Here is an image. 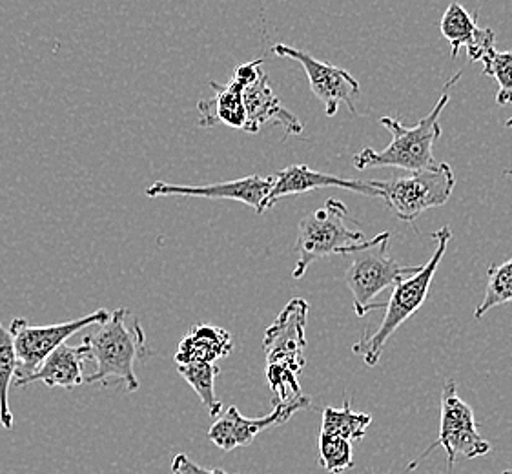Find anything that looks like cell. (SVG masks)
I'll list each match as a JSON object with an SVG mask.
<instances>
[{
  "label": "cell",
  "mask_w": 512,
  "mask_h": 474,
  "mask_svg": "<svg viewBox=\"0 0 512 474\" xmlns=\"http://www.w3.org/2000/svg\"><path fill=\"white\" fill-rule=\"evenodd\" d=\"M456 185L454 172L447 163H436L432 168L412 172L407 177L378 181L381 197L398 219L414 225L416 219L431 210L443 207Z\"/></svg>",
  "instance_id": "52a82bcc"
},
{
  "label": "cell",
  "mask_w": 512,
  "mask_h": 474,
  "mask_svg": "<svg viewBox=\"0 0 512 474\" xmlns=\"http://www.w3.org/2000/svg\"><path fill=\"white\" fill-rule=\"evenodd\" d=\"M483 73L498 83L496 103L507 106L512 103V52H494L483 62Z\"/></svg>",
  "instance_id": "cb8c5ba5"
},
{
  "label": "cell",
  "mask_w": 512,
  "mask_h": 474,
  "mask_svg": "<svg viewBox=\"0 0 512 474\" xmlns=\"http://www.w3.org/2000/svg\"><path fill=\"white\" fill-rule=\"evenodd\" d=\"M308 405H310V398L301 394L294 402L274 403V411L261 418H245L237 411V407L232 405L226 409L225 414H219L216 422L212 423L208 438L221 451L230 453L237 447L252 444L257 434L267 431L270 427L287 423L297 411L307 409Z\"/></svg>",
  "instance_id": "8fae6325"
},
{
  "label": "cell",
  "mask_w": 512,
  "mask_h": 474,
  "mask_svg": "<svg viewBox=\"0 0 512 474\" xmlns=\"http://www.w3.org/2000/svg\"><path fill=\"white\" fill-rule=\"evenodd\" d=\"M177 371L194 389L210 416L219 418V414L223 413V403L219 402L216 396V378L221 372L216 363H186L177 365Z\"/></svg>",
  "instance_id": "d6986e66"
},
{
  "label": "cell",
  "mask_w": 512,
  "mask_h": 474,
  "mask_svg": "<svg viewBox=\"0 0 512 474\" xmlns=\"http://www.w3.org/2000/svg\"><path fill=\"white\" fill-rule=\"evenodd\" d=\"M308 309L305 299H290L265 332L263 347L267 354V380L276 396V403L294 402L301 396L297 378L305 367Z\"/></svg>",
  "instance_id": "7a4b0ae2"
},
{
  "label": "cell",
  "mask_w": 512,
  "mask_h": 474,
  "mask_svg": "<svg viewBox=\"0 0 512 474\" xmlns=\"http://www.w3.org/2000/svg\"><path fill=\"white\" fill-rule=\"evenodd\" d=\"M432 239L436 241L432 258L425 265H421L418 272H414L409 278L401 279L387 301L385 318L379 323L376 332L372 336L361 338L352 347V352L361 356L369 367L378 365L383 349L389 343L390 336L420 310L421 305L429 296L432 279L436 276L441 259L445 256L449 241L452 239L451 228L441 227L438 232L432 234Z\"/></svg>",
  "instance_id": "277c9868"
},
{
  "label": "cell",
  "mask_w": 512,
  "mask_h": 474,
  "mask_svg": "<svg viewBox=\"0 0 512 474\" xmlns=\"http://www.w3.org/2000/svg\"><path fill=\"white\" fill-rule=\"evenodd\" d=\"M441 35L451 44L452 59L458 57L461 48H467L472 62H485L494 52L496 33L491 28H480L476 17L458 2L449 4L440 22Z\"/></svg>",
  "instance_id": "5bb4252c"
},
{
  "label": "cell",
  "mask_w": 512,
  "mask_h": 474,
  "mask_svg": "<svg viewBox=\"0 0 512 474\" xmlns=\"http://www.w3.org/2000/svg\"><path fill=\"white\" fill-rule=\"evenodd\" d=\"M319 465L332 474L354 467L352 442L334 434L319 433Z\"/></svg>",
  "instance_id": "603a6c76"
},
{
  "label": "cell",
  "mask_w": 512,
  "mask_h": 474,
  "mask_svg": "<svg viewBox=\"0 0 512 474\" xmlns=\"http://www.w3.org/2000/svg\"><path fill=\"white\" fill-rule=\"evenodd\" d=\"M110 316L112 312L99 309L79 320L64 321L48 327H33L22 318L11 321L10 332L13 336L15 354H17L15 385L37 371L42 361L46 360L55 349L64 345V341L70 340L73 334L93 325H104L110 320Z\"/></svg>",
  "instance_id": "ba28073f"
},
{
  "label": "cell",
  "mask_w": 512,
  "mask_h": 474,
  "mask_svg": "<svg viewBox=\"0 0 512 474\" xmlns=\"http://www.w3.org/2000/svg\"><path fill=\"white\" fill-rule=\"evenodd\" d=\"M443 447L447 453V467L451 469L458 454L465 458H478L491 451V444L482 438L471 405L461 400L454 380H447L441 391V420L438 440L418 458H425L432 449Z\"/></svg>",
  "instance_id": "9c48e42d"
},
{
  "label": "cell",
  "mask_w": 512,
  "mask_h": 474,
  "mask_svg": "<svg viewBox=\"0 0 512 474\" xmlns=\"http://www.w3.org/2000/svg\"><path fill=\"white\" fill-rule=\"evenodd\" d=\"M92 360L90 345L82 341L77 347L61 345L42 361L41 367L28 376L26 380L17 383L15 387H28L31 383L42 382L46 387H62V389H75L86 383L84 376V363Z\"/></svg>",
  "instance_id": "2e32d148"
},
{
  "label": "cell",
  "mask_w": 512,
  "mask_h": 474,
  "mask_svg": "<svg viewBox=\"0 0 512 474\" xmlns=\"http://www.w3.org/2000/svg\"><path fill=\"white\" fill-rule=\"evenodd\" d=\"M245 101L246 123L245 132L257 134L263 124L276 123L288 135H299L303 132V124L296 115L288 112L287 108L277 99L276 93L268 84V75L263 72L254 83L246 86L243 92Z\"/></svg>",
  "instance_id": "9a60e30c"
},
{
  "label": "cell",
  "mask_w": 512,
  "mask_h": 474,
  "mask_svg": "<svg viewBox=\"0 0 512 474\" xmlns=\"http://www.w3.org/2000/svg\"><path fill=\"white\" fill-rule=\"evenodd\" d=\"M370 423V414L352 411L349 400H345L341 409L325 407L321 418V433L334 434L349 442H356L365 436Z\"/></svg>",
  "instance_id": "ffe728a7"
},
{
  "label": "cell",
  "mask_w": 512,
  "mask_h": 474,
  "mask_svg": "<svg viewBox=\"0 0 512 474\" xmlns=\"http://www.w3.org/2000/svg\"><path fill=\"white\" fill-rule=\"evenodd\" d=\"M349 208L338 199H328L325 207L308 214L297 227V263L292 276L299 279L307 268L328 256H350L358 252L369 239L359 230L347 227Z\"/></svg>",
  "instance_id": "5b68a950"
},
{
  "label": "cell",
  "mask_w": 512,
  "mask_h": 474,
  "mask_svg": "<svg viewBox=\"0 0 512 474\" xmlns=\"http://www.w3.org/2000/svg\"><path fill=\"white\" fill-rule=\"evenodd\" d=\"M172 474H228L223 469H206L190 460L188 454H177L172 462Z\"/></svg>",
  "instance_id": "d4e9b609"
},
{
  "label": "cell",
  "mask_w": 512,
  "mask_h": 474,
  "mask_svg": "<svg viewBox=\"0 0 512 474\" xmlns=\"http://www.w3.org/2000/svg\"><path fill=\"white\" fill-rule=\"evenodd\" d=\"M318 188H343L358 192L361 196L381 197L378 181L370 179H347V177L332 176L316 172L307 165H292L283 168L274 176V185L268 194L267 210L274 207L279 199L283 197L299 196L307 194Z\"/></svg>",
  "instance_id": "4fadbf2b"
},
{
  "label": "cell",
  "mask_w": 512,
  "mask_h": 474,
  "mask_svg": "<svg viewBox=\"0 0 512 474\" xmlns=\"http://www.w3.org/2000/svg\"><path fill=\"white\" fill-rule=\"evenodd\" d=\"M505 126H507V128H512V117L511 119H507V121H505Z\"/></svg>",
  "instance_id": "484cf974"
},
{
  "label": "cell",
  "mask_w": 512,
  "mask_h": 474,
  "mask_svg": "<svg viewBox=\"0 0 512 474\" xmlns=\"http://www.w3.org/2000/svg\"><path fill=\"white\" fill-rule=\"evenodd\" d=\"M210 86L216 90V95L212 99H205L197 104L199 126L210 128L217 123H223L230 128L243 130L246 123L245 101H243L245 84L236 77H232V81L226 84L210 81Z\"/></svg>",
  "instance_id": "e0dca14e"
},
{
  "label": "cell",
  "mask_w": 512,
  "mask_h": 474,
  "mask_svg": "<svg viewBox=\"0 0 512 474\" xmlns=\"http://www.w3.org/2000/svg\"><path fill=\"white\" fill-rule=\"evenodd\" d=\"M272 52L276 53L277 57L292 59L303 66L310 83V90L318 97L319 103L323 104L328 117L338 114L341 103L347 104L350 114L356 115L354 101L359 95V83L356 77H352L349 72L341 70L338 66L318 61L310 53L297 50L287 44H276Z\"/></svg>",
  "instance_id": "30bf717a"
},
{
  "label": "cell",
  "mask_w": 512,
  "mask_h": 474,
  "mask_svg": "<svg viewBox=\"0 0 512 474\" xmlns=\"http://www.w3.org/2000/svg\"><path fill=\"white\" fill-rule=\"evenodd\" d=\"M502 474H512V469H507V471H503Z\"/></svg>",
  "instance_id": "83f0119b"
},
{
  "label": "cell",
  "mask_w": 512,
  "mask_h": 474,
  "mask_svg": "<svg viewBox=\"0 0 512 474\" xmlns=\"http://www.w3.org/2000/svg\"><path fill=\"white\" fill-rule=\"evenodd\" d=\"M505 176H512V168H509V170H505Z\"/></svg>",
  "instance_id": "4316f807"
},
{
  "label": "cell",
  "mask_w": 512,
  "mask_h": 474,
  "mask_svg": "<svg viewBox=\"0 0 512 474\" xmlns=\"http://www.w3.org/2000/svg\"><path fill=\"white\" fill-rule=\"evenodd\" d=\"M274 185V176H246L236 181L214 183L205 186L172 185L157 181L146 188V196L152 197H205L239 201L254 208L256 214L267 212V199Z\"/></svg>",
  "instance_id": "7c38bea8"
},
{
  "label": "cell",
  "mask_w": 512,
  "mask_h": 474,
  "mask_svg": "<svg viewBox=\"0 0 512 474\" xmlns=\"http://www.w3.org/2000/svg\"><path fill=\"white\" fill-rule=\"evenodd\" d=\"M128 309L113 310L110 320L101 325L92 336H86L84 343L90 345L92 360L97 363V371L86 378V383H123L126 392L139 389L135 374V363L146 360L150 351L146 347L144 330L139 321H134V329H128L126 316Z\"/></svg>",
  "instance_id": "3957f363"
},
{
  "label": "cell",
  "mask_w": 512,
  "mask_h": 474,
  "mask_svg": "<svg viewBox=\"0 0 512 474\" xmlns=\"http://www.w3.org/2000/svg\"><path fill=\"white\" fill-rule=\"evenodd\" d=\"M17 372V354L10 329L0 321V425L11 431L13 413L10 409V385Z\"/></svg>",
  "instance_id": "44dd1931"
},
{
  "label": "cell",
  "mask_w": 512,
  "mask_h": 474,
  "mask_svg": "<svg viewBox=\"0 0 512 474\" xmlns=\"http://www.w3.org/2000/svg\"><path fill=\"white\" fill-rule=\"evenodd\" d=\"M392 234L383 232L369 239L350 261L345 281L352 294L354 310L358 318H365L372 310L385 309L387 301H376L383 290L396 287L401 279L409 278L420 267H403L394 258H390L389 243Z\"/></svg>",
  "instance_id": "8992f818"
},
{
  "label": "cell",
  "mask_w": 512,
  "mask_h": 474,
  "mask_svg": "<svg viewBox=\"0 0 512 474\" xmlns=\"http://www.w3.org/2000/svg\"><path fill=\"white\" fill-rule=\"evenodd\" d=\"M512 301V256L487 270V289L482 303L474 310V318L482 320L489 310Z\"/></svg>",
  "instance_id": "7402d4cb"
},
{
  "label": "cell",
  "mask_w": 512,
  "mask_h": 474,
  "mask_svg": "<svg viewBox=\"0 0 512 474\" xmlns=\"http://www.w3.org/2000/svg\"><path fill=\"white\" fill-rule=\"evenodd\" d=\"M461 72L456 73L449 83L445 84L440 101L432 108L431 114L423 117L420 123L412 128H407L401 124L400 119L396 117H381L379 124L385 126L392 135L390 145L376 152L372 148L361 150L358 155H354L352 163L358 170H367V168H401L412 172L427 170L436 165L432 148L434 143L441 137L440 117L445 110V106L451 101L447 90L452 84L460 79Z\"/></svg>",
  "instance_id": "6da1fadb"
},
{
  "label": "cell",
  "mask_w": 512,
  "mask_h": 474,
  "mask_svg": "<svg viewBox=\"0 0 512 474\" xmlns=\"http://www.w3.org/2000/svg\"><path fill=\"white\" fill-rule=\"evenodd\" d=\"M234 351L232 334L226 329L199 323L190 329L175 352L177 365L214 363Z\"/></svg>",
  "instance_id": "ac0fdd59"
}]
</instances>
